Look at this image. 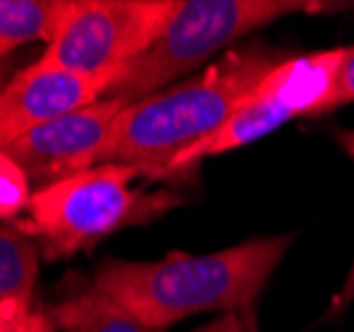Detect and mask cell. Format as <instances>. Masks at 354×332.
Segmentation results:
<instances>
[{"label":"cell","mask_w":354,"mask_h":332,"mask_svg":"<svg viewBox=\"0 0 354 332\" xmlns=\"http://www.w3.org/2000/svg\"><path fill=\"white\" fill-rule=\"evenodd\" d=\"M336 141H338V146L346 152V157L354 162V128L336 130ZM352 303H354V261H352L349 274H346V280H344V284H341V290H338L336 295H333V300H330L328 316H341Z\"/></svg>","instance_id":"cell-13"},{"label":"cell","mask_w":354,"mask_h":332,"mask_svg":"<svg viewBox=\"0 0 354 332\" xmlns=\"http://www.w3.org/2000/svg\"><path fill=\"white\" fill-rule=\"evenodd\" d=\"M53 330H56V324H53V316H51V311H48V314L37 322L35 327H30L27 332H53Z\"/></svg>","instance_id":"cell-18"},{"label":"cell","mask_w":354,"mask_h":332,"mask_svg":"<svg viewBox=\"0 0 354 332\" xmlns=\"http://www.w3.org/2000/svg\"><path fill=\"white\" fill-rule=\"evenodd\" d=\"M346 104H354V46H349L346 51V61L341 67L336 88V109Z\"/></svg>","instance_id":"cell-14"},{"label":"cell","mask_w":354,"mask_h":332,"mask_svg":"<svg viewBox=\"0 0 354 332\" xmlns=\"http://www.w3.org/2000/svg\"><path fill=\"white\" fill-rule=\"evenodd\" d=\"M43 316L46 314H40V311L21 314V316H3L0 314V332H27L30 327H35Z\"/></svg>","instance_id":"cell-15"},{"label":"cell","mask_w":354,"mask_h":332,"mask_svg":"<svg viewBox=\"0 0 354 332\" xmlns=\"http://www.w3.org/2000/svg\"><path fill=\"white\" fill-rule=\"evenodd\" d=\"M176 6L178 0H72L40 61L112 86L158 40Z\"/></svg>","instance_id":"cell-5"},{"label":"cell","mask_w":354,"mask_h":332,"mask_svg":"<svg viewBox=\"0 0 354 332\" xmlns=\"http://www.w3.org/2000/svg\"><path fill=\"white\" fill-rule=\"evenodd\" d=\"M288 56L269 46H234L203 72L128 104L99 165H133L144 181H162V170L227 123Z\"/></svg>","instance_id":"cell-2"},{"label":"cell","mask_w":354,"mask_h":332,"mask_svg":"<svg viewBox=\"0 0 354 332\" xmlns=\"http://www.w3.org/2000/svg\"><path fill=\"white\" fill-rule=\"evenodd\" d=\"M72 0H0V59L32 40H53Z\"/></svg>","instance_id":"cell-11"},{"label":"cell","mask_w":354,"mask_h":332,"mask_svg":"<svg viewBox=\"0 0 354 332\" xmlns=\"http://www.w3.org/2000/svg\"><path fill=\"white\" fill-rule=\"evenodd\" d=\"M349 46L312 53H290L261 80L259 90L272 96L290 117H319L336 109L338 75Z\"/></svg>","instance_id":"cell-8"},{"label":"cell","mask_w":354,"mask_h":332,"mask_svg":"<svg viewBox=\"0 0 354 332\" xmlns=\"http://www.w3.org/2000/svg\"><path fill=\"white\" fill-rule=\"evenodd\" d=\"M293 234L256 237L205 255L168 253L160 261H106L91 287L155 330L195 314L253 309L283 263Z\"/></svg>","instance_id":"cell-1"},{"label":"cell","mask_w":354,"mask_h":332,"mask_svg":"<svg viewBox=\"0 0 354 332\" xmlns=\"http://www.w3.org/2000/svg\"><path fill=\"white\" fill-rule=\"evenodd\" d=\"M133 178H144L139 168L106 162L35 189L14 226L35 240L46 261H67L120 228L152 224L181 205L171 192L136 189Z\"/></svg>","instance_id":"cell-3"},{"label":"cell","mask_w":354,"mask_h":332,"mask_svg":"<svg viewBox=\"0 0 354 332\" xmlns=\"http://www.w3.org/2000/svg\"><path fill=\"white\" fill-rule=\"evenodd\" d=\"M338 8V3L317 0H178L160 37L115 77L104 99L133 104L277 19Z\"/></svg>","instance_id":"cell-4"},{"label":"cell","mask_w":354,"mask_h":332,"mask_svg":"<svg viewBox=\"0 0 354 332\" xmlns=\"http://www.w3.org/2000/svg\"><path fill=\"white\" fill-rule=\"evenodd\" d=\"M109 80L83 77L37 59L0 88V146L104 99Z\"/></svg>","instance_id":"cell-7"},{"label":"cell","mask_w":354,"mask_h":332,"mask_svg":"<svg viewBox=\"0 0 354 332\" xmlns=\"http://www.w3.org/2000/svg\"><path fill=\"white\" fill-rule=\"evenodd\" d=\"M53 324L62 332H165L142 324L123 306L102 295L96 287H86L51 309Z\"/></svg>","instance_id":"cell-10"},{"label":"cell","mask_w":354,"mask_h":332,"mask_svg":"<svg viewBox=\"0 0 354 332\" xmlns=\"http://www.w3.org/2000/svg\"><path fill=\"white\" fill-rule=\"evenodd\" d=\"M234 332H261L259 330L256 306L253 309H243V311H234Z\"/></svg>","instance_id":"cell-16"},{"label":"cell","mask_w":354,"mask_h":332,"mask_svg":"<svg viewBox=\"0 0 354 332\" xmlns=\"http://www.w3.org/2000/svg\"><path fill=\"white\" fill-rule=\"evenodd\" d=\"M195 332H234V314H224L213 319L211 324H203Z\"/></svg>","instance_id":"cell-17"},{"label":"cell","mask_w":354,"mask_h":332,"mask_svg":"<svg viewBox=\"0 0 354 332\" xmlns=\"http://www.w3.org/2000/svg\"><path fill=\"white\" fill-rule=\"evenodd\" d=\"M32 184L14 157L0 149V221H19L32 199Z\"/></svg>","instance_id":"cell-12"},{"label":"cell","mask_w":354,"mask_h":332,"mask_svg":"<svg viewBox=\"0 0 354 332\" xmlns=\"http://www.w3.org/2000/svg\"><path fill=\"white\" fill-rule=\"evenodd\" d=\"M125 106L128 104L120 99H99L96 104L56 117L0 149L21 165L30 184H35L37 189L51 186L102 162Z\"/></svg>","instance_id":"cell-6"},{"label":"cell","mask_w":354,"mask_h":332,"mask_svg":"<svg viewBox=\"0 0 354 332\" xmlns=\"http://www.w3.org/2000/svg\"><path fill=\"white\" fill-rule=\"evenodd\" d=\"M43 253L32 237L14 224L0 226V314H32L37 274Z\"/></svg>","instance_id":"cell-9"}]
</instances>
